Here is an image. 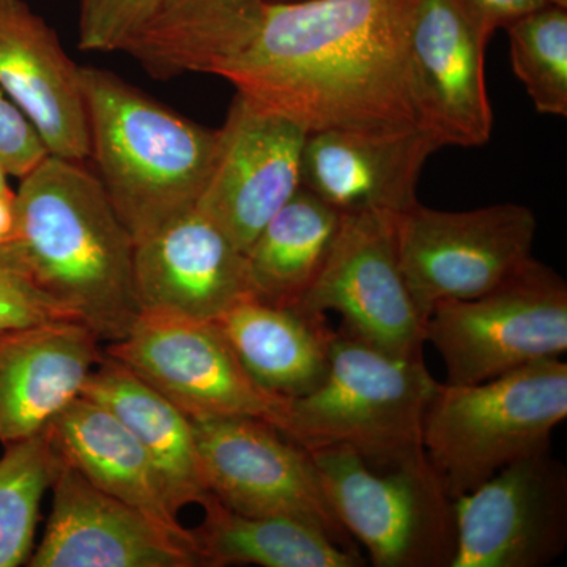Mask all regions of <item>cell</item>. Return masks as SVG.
<instances>
[{
    "label": "cell",
    "mask_w": 567,
    "mask_h": 567,
    "mask_svg": "<svg viewBox=\"0 0 567 567\" xmlns=\"http://www.w3.org/2000/svg\"><path fill=\"white\" fill-rule=\"evenodd\" d=\"M439 382L424 357L383 352L336 331L320 385L287 399L279 432L306 451L346 446L375 470L425 456L423 421Z\"/></svg>",
    "instance_id": "obj_4"
},
{
    "label": "cell",
    "mask_w": 567,
    "mask_h": 567,
    "mask_svg": "<svg viewBox=\"0 0 567 567\" xmlns=\"http://www.w3.org/2000/svg\"><path fill=\"white\" fill-rule=\"evenodd\" d=\"M162 0H81L82 51L125 52L151 24Z\"/></svg>",
    "instance_id": "obj_28"
},
{
    "label": "cell",
    "mask_w": 567,
    "mask_h": 567,
    "mask_svg": "<svg viewBox=\"0 0 567 567\" xmlns=\"http://www.w3.org/2000/svg\"><path fill=\"white\" fill-rule=\"evenodd\" d=\"M567 417V364L544 360L475 385L439 383L423 421L425 456L456 499L499 470L550 451Z\"/></svg>",
    "instance_id": "obj_5"
},
{
    "label": "cell",
    "mask_w": 567,
    "mask_h": 567,
    "mask_svg": "<svg viewBox=\"0 0 567 567\" xmlns=\"http://www.w3.org/2000/svg\"><path fill=\"white\" fill-rule=\"evenodd\" d=\"M14 229V193L0 196V245L7 244Z\"/></svg>",
    "instance_id": "obj_32"
},
{
    "label": "cell",
    "mask_w": 567,
    "mask_h": 567,
    "mask_svg": "<svg viewBox=\"0 0 567 567\" xmlns=\"http://www.w3.org/2000/svg\"><path fill=\"white\" fill-rule=\"evenodd\" d=\"M55 320L80 319L0 251V333Z\"/></svg>",
    "instance_id": "obj_29"
},
{
    "label": "cell",
    "mask_w": 567,
    "mask_h": 567,
    "mask_svg": "<svg viewBox=\"0 0 567 567\" xmlns=\"http://www.w3.org/2000/svg\"><path fill=\"white\" fill-rule=\"evenodd\" d=\"M394 216L342 215L322 274L298 308L338 312L342 331L383 352L424 357L425 319L402 274Z\"/></svg>",
    "instance_id": "obj_11"
},
{
    "label": "cell",
    "mask_w": 567,
    "mask_h": 567,
    "mask_svg": "<svg viewBox=\"0 0 567 567\" xmlns=\"http://www.w3.org/2000/svg\"><path fill=\"white\" fill-rule=\"evenodd\" d=\"M218 132L210 175L196 208L246 254L301 188L308 133L240 93Z\"/></svg>",
    "instance_id": "obj_13"
},
{
    "label": "cell",
    "mask_w": 567,
    "mask_h": 567,
    "mask_svg": "<svg viewBox=\"0 0 567 567\" xmlns=\"http://www.w3.org/2000/svg\"><path fill=\"white\" fill-rule=\"evenodd\" d=\"M270 2H297V0H270Z\"/></svg>",
    "instance_id": "obj_35"
},
{
    "label": "cell",
    "mask_w": 567,
    "mask_h": 567,
    "mask_svg": "<svg viewBox=\"0 0 567 567\" xmlns=\"http://www.w3.org/2000/svg\"><path fill=\"white\" fill-rule=\"evenodd\" d=\"M80 320L0 333V443L21 442L50 427L80 398L103 352Z\"/></svg>",
    "instance_id": "obj_19"
},
{
    "label": "cell",
    "mask_w": 567,
    "mask_h": 567,
    "mask_svg": "<svg viewBox=\"0 0 567 567\" xmlns=\"http://www.w3.org/2000/svg\"><path fill=\"white\" fill-rule=\"evenodd\" d=\"M336 516L377 567H451L456 511L427 456L371 468L346 446L308 451Z\"/></svg>",
    "instance_id": "obj_6"
},
{
    "label": "cell",
    "mask_w": 567,
    "mask_h": 567,
    "mask_svg": "<svg viewBox=\"0 0 567 567\" xmlns=\"http://www.w3.org/2000/svg\"><path fill=\"white\" fill-rule=\"evenodd\" d=\"M451 385H475L567 350V284L535 257L472 300L442 301L425 320Z\"/></svg>",
    "instance_id": "obj_7"
},
{
    "label": "cell",
    "mask_w": 567,
    "mask_h": 567,
    "mask_svg": "<svg viewBox=\"0 0 567 567\" xmlns=\"http://www.w3.org/2000/svg\"><path fill=\"white\" fill-rule=\"evenodd\" d=\"M457 551L451 567H540L567 543V473L550 451L499 470L454 499Z\"/></svg>",
    "instance_id": "obj_12"
},
{
    "label": "cell",
    "mask_w": 567,
    "mask_h": 567,
    "mask_svg": "<svg viewBox=\"0 0 567 567\" xmlns=\"http://www.w3.org/2000/svg\"><path fill=\"white\" fill-rule=\"evenodd\" d=\"M439 148L423 128L309 133L301 186L341 215L401 213L417 203V181Z\"/></svg>",
    "instance_id": "obj_18"
},
{
    "label": "cell",
    "mask_w": 567,
    "mask_h": 567,
    "mask_svg": "<svg viewBox=\"0 0 567 567\" xmlns=\"http://www.w3.org/2000/svg\"><path fill=\"white\" fill-rule=\"evenodd\" d=\"M488 40L456 0H415L409 69L420 125L440 148L481 147L494 128L484 59Z\"/></svg>",
    "instance_id": "obj_14"
},
{
    "label": "cell",
    "mask_w": 567,
    "mask_h": 567,
    "mask_svg": "<svg viewBox=\"0 0 567 567\" xmlns=\"http://www.w3.org/2000/svg\"><path fill=\"white\" fill-rule=\"evenodd\" d=\"M413 2L267 0L199 73L223 78L308 134L417 130L409 69Z\"/></svg>",
    "instance_id": "obj_1"
},
{
    "label": "cell",
    "mask_w": 567,
    "mask_h": 567,
    "mask_svg": "<svg viewBox=\"0 0 567 567\" xmlns=\"http://www.w3.org/2000/svg\"><path fill=\"white\" fill-rule=\"evenodd\" d=\"M50 155L32 123L0 89V164L21 178Z\"/></svg>",
    "instance_id": "obj_30"
},
{
    "label": "cell",
    "mask_w": 567,
    "mask_h": 567,
    "mask_svg": "<svg viewBox=\"0 0 567 567\" xmlns=\"http://www.w3.org/2000/svg\"><path fill=\"white\" fill-rule=\"evenodd\" d=\"M81 80L91 162L137 244L196 208L219 132L183 117L111 71L81 66Z\"/></svg>",
    "instance_id": "obj_3"
},
{
    "label": "cell",
    "mask_w": 567,
    "mask_h": 567,
    "mask_svg": "<svg viewBox=\"0 0 567 567\" xmlns=\"http://www.w3.org/2000/svg\"><path fill=\"white\" fill-rule=\"evenodd\" d=\"M249 377L268 393L300 398L327 375L336 331L323 312L246 298L213 320Z\"/></svg>",
    "instance_id": "obj_21"
},
{
    "label": "cell",
    "mask_w": 567,
    "mask_h": 567,
    "mask_svg": "<svg viewBox=\"0 0 567 567\" xmlns=\"http://www.w3.org/2000/svg\"><path fill=\"white\" fill-rule=\"evenodd\" d=\"M81 395L110 410L136 436L152 458L175 514L185 506H200L210 496L193 421L121 361L103 353Z\"/></svg>",
    "instance_id": "obj_22"
},
{
    "label": "cell",
    "mask_w": 567,
    "mask_h": 567,
    "mask_svg": "<svg viewBox=\"0 0 567 567\" xmlns=\"http://www.w3.org/2000/svg\"><path fill=\"white\" fill-rule=\"evenodd\" d=\"M264 2L267 0H162L151 24L125 52L152 76L169 80Z\"/></svg>",
    "instance_id": "obj_25"
},
{
    "label": "cell",
    "mask_w": 567,
    "mask_h": 567,
    "mask_svg": "<svg viewBox=\"0 0 567 567\" xmlns=\"http://www.w3.org/2000/svg\"><path fill=\"white\" fill-rule=\"evenodd\" d=\"M0 89L32 123L50 155L91 162L81 66L24 0H0Z\"/></svg>",
    "instance_id": "obj_17"
},
{
    "label": "cell",
    "mask_w": 567,
    "mask_h": 567,
    "mask_svg": "<svg viewBox=\"0 0 567 567\" xmlns=\"http://www.w3.org/2000/svg\"><path fill=\"white\" fill-rule=\"evenodd\" d=\"M477 31L488 41L496 29H506L525 14L550 3V0H456Z\"/></svg>",
    "instance_id": "obj_31"
},
{
    "label": "cell",
    "mask_w": 567,
    "mask_h": 567,
    "mask_svg": "<svg viewBox=\"0 0 567 567\" xmlns=\"http://www.w3.org/2000/svg\"><path fill=\"white\" fill-rule=\"evenodd\" d=\"M104 353L192 421L246 416L281 427L287 399L254 382L213 320L140 311L128 333Z\"/></svg>",
    "instance_id": "obj_9"
},
{
    "label": "cell",
    "mask_w": 567,
    "mask_h": 567,
    "mask_svg": "<svg viewBox=\"0 0 567 567\" xmlns=\"http://www.w3.org/2000/svg\"><path fill=\"white\" fill-rule=\"evenodd\" d=\"M193 424L205 484L219 503L244 516L305 522L358 555L305 447L257 417Z\"/></svg>",
    "instance_id": "obj_10"
},
{
    "label": "cell",
    "mask_w": 567,
    "mask_h": 567,
    "mask_svg": "<svg viewBox=\"0 0 567 567\" xmlns=\"http://www.w3.org/2000/svg\"><path fill=\"white\" fill-rule=\"evenodd\" d=\"M342 215L301 186L246 251L254 298L295 308L322 274Z\"/></svg>",
    "instance_id": "obj_23"
},
{
    "label": "cell",
    "mask_w": 567,
    "mask_h": 567,
    "mask_svg": "<svg viewBox=\"0 0 567 567\" xmlns=\"http://www.w3.org/2000/svg\"><path fill=\"white\" fill-rule=\"evenodd\" d=\"M537 221L520 204L442 212L420 203L395 213L399 262L427 320L442 301L472 300L533 259Z\"/></svg>",
    "instance_id": "obj_8"
},
{
    "label": "cell",
    "mask_w": 567,
    "mask_h": 567,
    "mask_svg": "<svg viewBox=\"0 0 567 567\" xmlns=\"http://www.w3.org/2000/svg\"><path fill=\"white\" fill-rule=\"evenodd\" d=\"M51 491L50 518L31 567L205 566L194 540L104 494L65 462Z\"/></svg>",
    "instance_id": "obj_15"
},
{
    "label": "cell",
    "mask_w": 567,
    "mask_h": 567,
    "mask_svg": "<svg viewBox=\"0 0 567 567\" xmlns=\"http://www.w3.org/2000/svg\"><path fill=\"white\" fill-rule=\"evenodd\" d=\"M59 456L104 494L134 507L155 524L194 540L164 492L162 480L136 436L110 410L80 395L52 421Z\"/></svg>",
    "instance_id": "obj_20"
},
{
    "label": "cell",
    "mask_w": 567,
    "mask_h": 567,
    "mask_svg": "<svg viewBox=\"0 0 567 567\" xmlns=\"http://www.w3.org/2000/svg\"><path fill=\"white\" fill-rule=\"evenodd\" d=\"M134 290L140 311L200 320L254 297L246 254L197 208L134 244Z\"/></svg>",
    "instance_id": "obj_16"
},
{
    "label": "cell",
    "mask_w": 567,
    "mask_h": 567,
    "mask_svg": "<svg viewBox=\"0 0 567 567\" xmlns=\"http://www.w3.org/2000/svg\"><path fill=\"white\" fill-rule=\"evenodd\" d=\"M7 171L3 169L2 164H0V196H7V194H13V189L10 188L9 182H7Z\"/></svg>",
    "instance_id": "obj_33"
},
{
    "label": "cell",
    "mask_w": 567,
    "mask_h": 567,
    "mask_svg": "<svg viewBox=\"0 0 567 567\" xmlns=\"http://www.w3.org/2000/svg\"><path fill=\"white\" fill-rule=\"evenodd\" d=\"M550 3H554V6L563 7V9H567V0H550Z\"/></svg>",
    "instance_id": "obj_34"
},
{
    "label": "cell",
    "mask_w": 567,
    "mask_h": 567,
    "mask_svg": "<svg viewBox=\"0 0 567 567\" xmlns=\"http://www.w3.org/2000/svg\"><path fill=\"white\" fill-rule=\"evenodd\" d=\"M204 520L192 529L205 566L358 567L360 555L346 550L322 529L287 517L235 513L210 495L200 505Z\"/></svg>",
    "instance_id": "obj_24"
},
{
    "label": "cell",
    "mask_w": 567,
    "mask_h": 567,
    "mask_svg": "<svg viewBox=\"0 0 567 567\" xmlns=\"http://www.w3.org/2000/svg\"><path fill=\"white\" fill-rule=\"evenodd\" d=\"M506 32L514 73L536 111L567 117V9L547 3Z\"/></svg>",
    "instance_id": "obj_27"
},
{
    "label": "cell",
    "mask_w": 567,
    "mask_h": 567,
    "mask_svg": "<svg viewBox=\"0 0 567 567\" xmlns=\"http://www.w3.org/2000/svg\"><path fill=\"white\" fill-rule=\"evenodd\" d=\"M62 464L51 427L6 445L0 457V567H18L31 558L41 502Z\"/></svg>",
    "instance_id": "obj_26"
},
{
    "label": "cell",
    "mask_w": 567,
    "mask_h": 567,
    "mask_svg": "<svg viewBox=\"0 0 567 567\" xmlns=\"http://www.w3.org/2000/svg\"><path fill=\"white\" fill-rule=\"evenodd\" d=\"M84 164L48 155L20 178L13 235L0 251L100 341L114 342L140 315L134 240Z\"/></svg>",
    "instance_id": "obj_2"
}]
</instances>
